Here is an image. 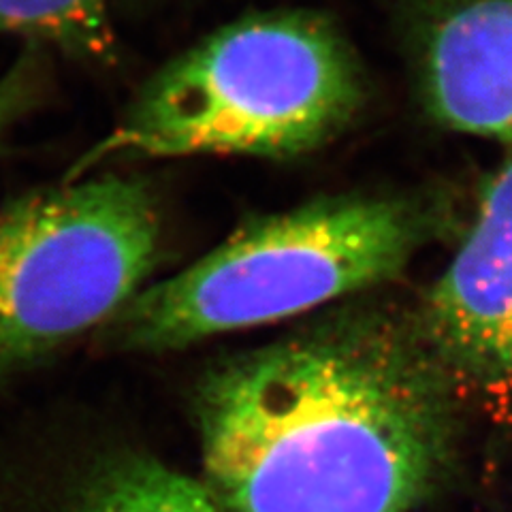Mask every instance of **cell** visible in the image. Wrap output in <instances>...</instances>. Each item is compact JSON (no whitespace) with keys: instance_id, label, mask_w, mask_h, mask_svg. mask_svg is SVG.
<instances>
[{"instance_id":"cell-1","label":"cell","mask_w":512,"mask_h":512,"mask_svg":"<svg viewBox=\"0 0 512 512\" xmlns=\"http://www.w3.org/2000/svg\"><path fill=\"white\" fill-rule=\"evenodd\" d=\"M192 408L220 512H410L453 451L444 370L419 331L372 308L214 363Z\"/></svg>"},{"instance_id":"cell-2","label":"cell","mask_w":512,"mask_h":512,"mask_svg":"<svg viewBox=\"0 0 512 512\" xmlns=\"http://www.w3.org/2000/svg\"><path fill=\"white\" fill-rule=\"evenodd\" d=\"M365 101L359 60L312 11L244 15L169 60L62 182L139 160L293 158L323 148Z\"/></svg>"},{"instance_id":"cell-3","label":"cell","mask_w":512,"mask_h":512,"mask_svg":"<svg viewBox=\"0 0 512 512\" xmlns=\"http://www.w3.org/2000/svg\"><path fill=\"white\" fill-rule=\"evenodd\" d=\"M425 229L410 201L357 192L256 216L180 274L143 286L96 340L167 352L297 318L395 278Z\"/></svg>"},{"instance_id":"cell-4","label":"cell","mask_w":512,"mask_h":512,"mask_svg":"<svg viewBox=\"0 0 512 512\" xmlns=\"http://www.w3.org/2000/svg\"><path fill=\"white\" fill-rule=\"evenodd\" d=\"M160 216L137 178L94 173L0 212V387L131 301L158 261Z\"/></svg>"},{"instance_id":"cell-5","label":"cell","mask_w":512,"mask_h":512,"mask_svg":"<svg viewBox=\"0 0 512 512\" xmlns=\"http://www.w3.org/2000/svg\"><path fill=\"white\" fill-rule=\"evenodd\" d=\"M416 331L446 376L512 389V156L483 186L472 227L431 286Z\"/></svg>"},{"instance_id":"cell-6","label":"cell","mask_w":512,"mask_h":512,"mask_svg":"<svg viewBox=\"0 0 512 512\" xmlns=\"http://www.w3.org/2000/svg\"><path fill=\"white\" fill-rule=\"evenodd\" d=\"M421 75L442 126L512 141V0H451L425 37Z\"/></svg>"},{"instance_id":"cell-7","label":"cell","mask_w":512,"mask_h":512,"mask_svg":"<svg viewBox=\"0 0 512 512\" xmlns=\"http://www.w3.org/2000/svg\"><path fill=\"white\" fill-rule=\"evenodd\" d=\"M69 512H220L199 480L148 455L126 453L96 466Z\"/></svg>"},{"instance_id":"cell-8","label":"cell","mask_w":512,"mask_h":512,"mask_svg":"<svg viewBox=\"0 0 512 512\" xmlns=\"http://www.w3.org/2000/svg\"><path fill=\"white\" fill-rule=\"evenodd\" d=\"M5 35L92 62L116 56L109 0H0V37Z\"/></svg>"},{"instance_id":"cell-9","label":"cell","mask_w":512,"mask_h":512,"mask_svg":"<svg viewBox=\"0 0 512 512\" xmlns=\"http://www.w3.org/2000/svg\"><path fill=\"white\" fill-rule=\"evenodd\" d=\"M50 79L43 45L26 43L24 52L0 73V146L41 101Z\"/></svg>"}]
</instances>
